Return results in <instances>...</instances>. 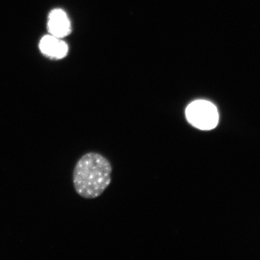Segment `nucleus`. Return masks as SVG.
<instances>
[{"mask_svg": "<svg viewBox=\"0 0 260 260\" xmlns=\"http://www.w3.org/2000/svg\"><path fill=\"white\" fill-rule=\"evenodd\" d=\"M48 28L51 35L61 39L71 32V24L63 10H54L49 15Z\"/></svg>", "mask_w": 260, "mask_h": 260, "instance_id": "obj_3", "label": "nucleus"}, {"mask_svg": "<svg viewBox=\"0 0 260 260\" xmlns=\"http://www.w3.org/2000/svg\"><path fill=\"white\" fill-rule=\"evenodd\" d=\"M39 47L43 54L55 59L64 57L68 52V46L66 43L53 35L43 37Z\"/></svg>", "mask_w": 260, "mask_h": 260, "instance_id": "obj_4", "label": "nucleus"}, {"mask_svg": "<svg viewBox=\"0 0 260 260\" xmlns=\"http://www.w3.org/2000/svg\"><path fill=\"white\" fill-rule=\"evenodd\" d=\"M112 168L105 157L97 153L85 154L75 165L73 181L75 191L82 198L94 199L110 185Z\"/></svg>", "mask_w": 260, "mask_h": 260, "instance_id": "obj_1", "label": "nucleus"}, {"mask_svg": "<svg viewBox=\"0 0 260 260\" xmlns=\"http://www.w3.org/2000/svg\"><path fill=\"white\" fill-rule=\"evenodd\" d=\"M189 124L201 130H211L218 124L219 114L216 107L206 100L194 101L186 109Z\"/></svg>", "mask_w": 260, "mask_h": 260, "instance_id": "obj_2", "label": "nucleus"}]
</instances>
